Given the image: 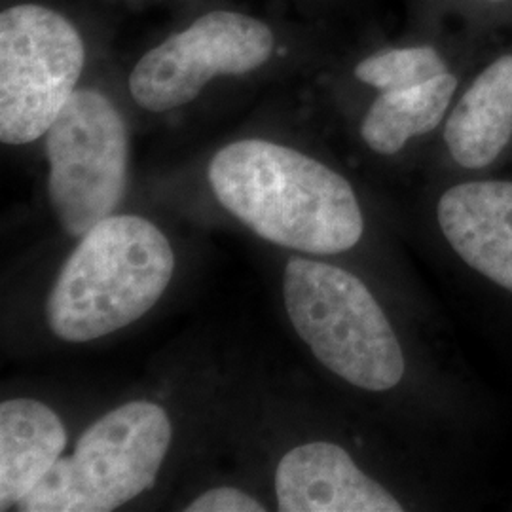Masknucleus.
I'll return each instance as SVG.
<instances>
[{
    "mask_svg": "<svg viewBox=\"0 0 512 512\" xmlns=\"http://www.w3.org/2000/svg\"><path fill=\"white\" fill-rule=\"evenodd\" d=\"M171 444L164 408L133 401L112 410L80 437L73 456L18 503L23 512H109L147 492Z\"/></svg>",
    "mask_w": 512,
    "mask_h": 512,
    "instance_id": "20e7f679",
    "label": "nucleus"
},
{
    "mask_svg": "<svg viewBox=\"0 0 512 512\" xmlns=\"http://www.w3.org/2000/svg\"><path fill=\"white\" fill-rule=\"evenodd\" d=\"M207 175L220 205L275 245L338 255L363 238L365 220L351 184L294 148L236 141L215 154Z\"/></svg>",
    "mask_w": 512,
    "mask_h": 512,
    "instance_id": "f257e3e1",
    "label": "nucleus"
},
{
    "mask_svg": "<svg viewBox=\"0 0 512 512\" xmlns=\"http://www.w3.org/2000/svg\"><path fill=\"white\" fill-rule=\"evenodd\" d=\"M46 154L55 217L71 236H84L126 194V120L105 93L76 90L46 133Z\"/></svg>",
    "mask_w": 512,
    "mask_h": 512,
    "instance_id": "423d86ee",
    "label": "nucleus"
},
{
    "mask_svg": "<svg viewBox=\"0 0 512 512\" xmlns=\"http://www.w3.org/2000/svg\"><path fill=\"white\" fill-rule=\"evenodd\" d=\"M186 512H264V505L255 497L236 488H213L196 497Z\"/></svg>",
    "mask_w": 512,
    "mask_h": 512,
    "instance_id": "4468645a",
    "label": "nucleus"
},
{
    "mask_svg": "<svg viewBox=\"0 0 512 512\" xmlns=\"http://www.w3.org/2000/svg\"><path fill=\"white\" fill-rule=\"evenodd\" d=\"M275 494L283 512L403 511L382 484L332 442H310L287 452L277 465Z\"/></svg>",
    "mask_w": 512,
    "mask_h": 512,
    "instance_id": "6e6552de",
    "label": "nucleus"
},
{
    "mask_svg": "<svg viewBox=\"0 0 512 512\" xmlns=\"http://www.w3.org/2000/svg\"><path fill=\"white\" fill-rule=\"evenodd\" d=\"M444 73H448L446 61L431 46L384 50L355 67V76L361 82L382 92L414 88Z\"/></svg>",
    "mask_w": 512,
    "mask_h": 512,
    "instance_id": "ddd939ff",
    "label": "nucleus"
},
{
    "mask_svg": "<svg viewBox=\"0 0 512 512\" xmlns=\"http://www.w3.org/2000/svg\"><path fill=\"white\" fill-rule=\"evenodd\" d=\"M283 298L294 330L348 384L387 391L403 380V348L365 283L346 270L291 258Z\"/></svg>",
    "mask_w": 512,
    "mask_h": 512,
    "instance_id": "7ed1b4c3",
    "label": "nucleus"
},
{
    "mask_svg": "<svg viewBox=\"0 0 512 512\" xmlns=\"http://www.w3.org/2000/svg\"><path fill=\"white\" fill-rule=\"evenodd\" d=\"M512 139V54L478 74L452 110L444 141L461 167L482 169L495 162Z\"/></svg>",
    "mask_w": 512,
    "mask_h": 512,
    "instance_id": "9d476101",
    "label": "nucleus"
},
{
    "mask_svg": "<svg viewBox=\"0 0 512 512\" xmlns=\"http://www.w3.org/2000/svg\"><path fill=\"white\" fill-rule=\"evenodd\" d=\"M86 46L65 16L40 4L0 14V141L27 145L46 135L76 92Z\"/></svg>",
    "mask_w": 512,
    "mask_h": 512,
    "instance_id": "39448f33",
    "label": "nucleus"
},
{
    "mask_svg": "<svg viewBox=\"0 0 512 512\" xmlns=\"http://www.w3.org/2000/svg\"><path fill=\"white\" fill-rule=\"evenodd\" d=\"M175 255L160 228L110 215L82 236L48 298V323L65 342H92L141 319L162 298Z\"/></svg>",
    "mask_w": 512,
    "mask_h": 512,
    "instance_id": "f03ea898",
    "label": "nucleus"
},
{
    "mask_svg": "<svg viewBox=\"0 0 512 512\" xmlns=\"http://www.w3.org/2000/svg\"><path fill=\"white\" fill-rule=\"evenodd\" d=\"M490 2H503V0H490Z\"/></svg>",
    "mask_w": 512,
    "mask_h": 512,
    "instance_id": "2eb2a0df",
    "label": "nucleus"
},
{
    "mask_svg": "<svg viewBox=\"0 0 512 512\" xmlns=\"http://www.w3.org/2000/svg\"><path fill=\"white\" fill-rule=\"evenodd\" d=\"M272 29L260 19L217 10L141 57L129 76L135 103L150 112L194 101L217 76L253 73L274 54Z\"/></svg>",
    "mask_w": 512,
    "mask_h": 512,
    "instance_id": "0eeeda50",
    "label": "nucleus"
},
{
    "mask_svg": "<svg viewBox=\"0 0 512 512\" xmlns=\"http://www.w3.org/2000/svg\"><path fill=\"white\" fill-rule=\"evenodd\" d=\"M67 446V433L52 408L33 399L0 406V509L29 494Z\"/></svg>",
    "mask_w": 512,
    "mask_h": 512,
    "instance_id": "9b49d317",
    "label": "nucleus"
},
{
    "mask_svg": "<svg viewBox=\"0 0 512 512\" xmlns=\"http://www.w3.org/2000/svg\"><path fill=\"white\" fill-rule=\"evenodd\" d=\"M437 219L467 266L512 293V183L452 186L440 198Z\"/></svg>",
    "mask_w": 512,
    "mask_h": 512,
    "instance_id": "1a4fd4ad",
    "label": "nucleus"
},
{
    "mask_svg": "<svg viewBox=\"0 0 512 512\" xmlns=\"http://www.w3.org/2000/svg\"><path fill=\"white\" fill-rule=\"evenodd\" d=\"M458 90V78L444 73L406 90H391L370 105L361 137L378 154L391 156L423 133L437 128Z\"/></svg>",
    "mask_w": 512,
    "mask_h": 512,
    "instance_id": "f8f14e48",
    "label": "nucleus"
}]
</instances>
